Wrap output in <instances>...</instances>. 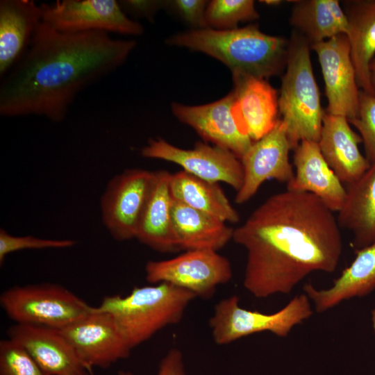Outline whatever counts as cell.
Segmentation results:
<instances>
[{"mask_svg":"<svg viewBox=\"0 0 375 375\" xmlns=\"http://www.w3.org/2000/svg\"><path fill=\"white\" fill-rule=\"evenodd\" d=\"M58 330L71 343L91 374L93 367H108L127 358L132 350L109 313L92 310L87 316Z\"/></svg>","mask_w":375,"mask_h":375,"instance_id":"5bb4252c","label":"cell"},{"mask_svg":"<svg viewBox=\"0 0 375 375\" xmlns=\"http://www.w3.org/2000/svg\"><path fill=\"white\" fill-rule=\"evenodd\" d=\"M337 218L317 197L286 190L266 199L233 240L247 251L243 285L256 298L288 294L314 272L332 273L342 251Z\"/></svg>","mask_w":375,"mask_h":375,"instance_id":"6da1fadb","label":"cell"},{"mask_svg":"<svg viewBox=\"0 0 375 375\" xmlns=\"http://www.w3.org/2000/svg\"><path fill=\"white\" fill-rule=\"evenodd\" d=\"M166 43L206 53L227 66L232 75L265 79L282 74L289 50V40L266 34L256 24L225 30L192 29L169 37Z\"/></svg>","mask_w":375,"mask_h":375,"instance_id":"3957f363","label":"cell"},{"mask_svg":"<svg viewBox=\"0 0 375 375\" xmlns=\"http://www.w3.org/2000/svg\"><path fill=\"white\" fill-rule=\"evenodd\" d=\"M295 173L287 190L306 192L317 197L331 211L339 212L347 190L327 164L318 143L303 140L294 149Z\"/></svg>","mask_w":375,"mask_h":375,"instance_id":"d6986e66","label":"cell"},{"mask_svg":"<svg viewBox=\"0 0 375 375\" xmlns=\"http://www.w3.org/2000/svg\"><path fill=\"white\" fill-rule=\"evenodd\" d=\"M344 10L349 22L347 36L358 88L375 95L369 69L375 55V1H346Z\"/></svg>","mask_w":375,"mask_h":375,"instance_id":"d4e9b609","label":"cell"},{"mask_svg":"<svg viewBox=\"0 0 375 375\" xmlns=\"http://www.w3.org/2000/svg\"><path fill=\"white\" fill-rule=\"evenodd\" d=\"M233 114L240 131L253 142L268 133L278 120V95L266 79L233 75Z\"/></svg>","mask_w":375,"mask_h":375,"instance_id":"2e32d148","label":"cell"},{"mask_svg":"<svg viewBox=\"0 0 375 375\" xmlns=\"http://www.w3.org/2000/svg\"><path fill=\"white\" fill-rule=\"evenodd\" d=\"M312 314L310 300L305 293L295 296L282 309L271 314L242 308L240 298L233 295L215 305L209 325L214 342L223 345L264 331L285 338L294 326Z\"/></svg>","mask_w":375,"mask_h":375,"instance_id":"52a82bcc","label":"cell"},{"mask_svg":"<svg viewBox=\"0 0 375 375\" xmlns=\"http://www.w3.org/2000/svg\"><path fill=\"white\" fill-rule=\"evenodd\" d=\"M72 240L44 239L33 235L15 236L8 233L4 228L0 229V264L2 265L6 257L13 252L26 249H65L73 247Z\"/></svg>","mask_w":375,"mask_h":375,"instance_id":"4dcf8cb0","label":"cell"},{"mask_svg":"<svg viewBox=\"0 0 375 375\" xmlns=\"http://www.w3.org/2000/svg\"><path fill=\"white\" fill-rule=\"evenodd\" d=\"M261 2H264V3L267 5H278L282 1L278 0H266V1H261Z\"/></svg>","mask_w":375,"mask_h":375,"instance_id":"d590c367","label":"cell"},{"mask_svg":"<svg viewBox=\"0 0 375 375\" xmlns=\"http://www.w3.org/2000/svg\"><path fill=\"white\" fill-rule=\"evenodd\" d=\"M174 115L193 128L206 142L233 153L240 159L253 141L239 128L233 114L231 92L216 101L187 106L172 103Z\"/></svg>","mask_w":375,"mask_h":375,"instance_id":"9a60e30c","label":"cell"},{"mask_svg":"<svg viewBox=\"0 0 375 375\" xmlns=\"http://www.w3.org/2000/svg\"><path fill=\"white\" fill-rule=\"evenodd\" d=\"M42 21L66 33L93 31L140 35L144 28L131 19L115 0H57L40 4Z\"/></svg>","mask_w":375,"mask_h":375,"instance_id":"30bf717a","label":"cell"},{"mask_svg":"<svg viewBox=\"0 0 375 375\" xmlns=\"http://www.w3.org/2000/svg\"><path fill=\"white\" fill-rule=\"evenodd\" d=\"M290 24L311 46L347 35L349 22L338 0L294 1Z\"/></svg>","mask_w":375,"mask_h":375,"instance_id":"484cf974","label":"cell"},{"mask_svg":"<svg viewBox=\"0 0 375 375\" xmlns=\"http://www.w3.org/2000/svg\"><path fill=\"white\" fill-rule=\"evenodd\" d=\"M119 375H133L131 372H120ZM157 375H185L183 358L177 349L168 351L161 360Z\"/></svg>","mask_w":375,"mask_h":375,"instance_id":"836d02e7","label":"cell"},{"mask_svg":"<svg viewBox=\"0 0 375 375\" xmlns=\"http://www.w3.org/2000/svg\"><path fill=\"white\" fill-rule=\"evenodd\" d=\"M370 69V76H371V82L374 90L375 92V58H374L369 66Z\"/></svg>","mask_w":375,"mask_h":375,"instance_id":"e575fe53","label":"cell"},{"mask_svg":"<svg viewBox=\"0 0 375 375\" xmlns=\"http://www.w3.org/2000/svg\"><path fill=\"white\" fill-rule=\"evenodd\" d=\"M1 306L15 324L61 329L92 312L93 308L57 284L15 286L4 291Z\"/></svg>","mask_w":375,"mask_h":375,"instance_id":"8992f818","label":"cell"},{"mask_svg":"<svg viewBox=\"0 0 375 375\" xmlns=\"http://www.w3.org/2000/svg\"><path fill=\"white\" fill-rule=\"evenodd\" d=\"M317 55L328 101L327 113L356 117L359 94L348 38L342 34L310 46Z\"/></svg>","mask_w":375,"mask_h":375,"instance_id":"4fadbf2b","label":"cell"},{"mask_svg":"<svg viewBox=\"0 0 375 375\" xmlns=\"http://www.w3.org/2000/svg\"><path fill=\"white\" fill-rule=\"evenodd\" d=\"M194 298L188 290L162 283L135 287L125 297H106L93 311L111 315L133 349L160 330L178 323Z\"/></svg>","mask_w":375,"mask_h":375,"instance_id":"277c9868","label":"cell"},{"mask_svg":"<svg viewBox=\"0 0 375 375\" xmlns=\"http://www.w3.org/2000/svg\"><path fill=\"white\" fill-rule=\"evenodd\" d=\"M348 121L359 132L365 157L370 164L375 162V95L360 90L358 115Z\"/></svg>","mask_w":375,"mask_h":375,"instance_id":"f546056e","label":"cell"},{"mask_svg":"<svg viewBox=\"0 0 375 375\" xmlns=\"http://www.w3.org/2000/svg\"><path fill=\"white\" fill-rule=\"evenodd\" d=\"M93 31L59 32L42 21L20 60L0 84V115L65 119L76 97L113 72L136 47Z\"/></svg>","mask_w":375,"mask_h":375,"instance_id":"7a4b0ae2","label":"cell"},{"mask_svg":"<svg viewBox=\"0 0 375 375\" xmlns=\"http://www.w3.org/2000/svg\"><path fill=\"white\" fill-rule=\"evenodd\" d=\"M171 212L174 234L179 250L218 251L233 240L234 228L214 216L173 199Z\"/></svg>","mask_w":375,"mask_h":375,"instance_id":"7402d4cb","label":"cell"},{"mask_svg":"<svg viewBox=\"0 0 375 375\" xmlns=\"http://www.w3.org/2000/svg\"><path fill=\"white\" fill-rule=\"evenodd\" d=\"M42 22L40 5L33 0L0 1V76L20 60Z\"/></svg>","mask_w":375,"mask_h":375,"instance_id":"ffe728a7","label":"cell"},{"mask_svg":"<svg viewBox=\"0 0 375 375\" xmlns=\"http://www.w3.org/2000/svg\"><path fill=\"white\" fill-rule=\"evenodd\" d=\"M291 149L287 127L279 119L268 133L253 142L240 158L243 181L237 191L235 201L238 204L247 202L267 180L290 183L294 174L289 158Z\"/></svg>","mask_w":375,"mask_h":375,"instance_id":"7c38bea8","label":"cell"},{"mask_svg":"<svg viewBox=\"0 0 375 375\" xmlns=\"http://www.w3.org/2000/svg\"><path fill=\"white\" fill-rule=\"evenodd\" d=\"M146 280L165 283L209 299L216 288L233 277L229 260L218 251L207 249L185 251L172 258L149 260L145 265Z\"/></svg>","mask_w":375,"mask_h":375,"instance_id":"ba28073f","label":"cell"},{"mask_svg":"<svg viewBox=\"0 0 375 375\" xmlns=\"http://www.w3.org/2000/svg\"><path fill=\"white\" fill-rule=\"evenodd\" d=\"M0 375H47L17 342L8 338L0 342Z\"/></svg>","mask_w":375,"mask_h":375,"instance_id":"f1b7e54d","label":"cell"},{"mask_svg":"<svg viewBox=\"0 0 375 375\" xmlns=\"http://www.w3.org/2000/svg\"><path fill=\"white\" fill-rule=\"evenodd\" d=\"M119 3L124 11L126 10L135 16L149 20H151L156 11L166 5V1L153 0H126Z\"/></svg>","mask_w":375,"mask_h":375,"instance_id":"d6a6232c","label":"cell"},{"mask_svg":"<svg viewBox=\"0 0 375 375\" xmlns=\"http://www.w3.org/2000/svg\"><path fill=\"white\" fill-rule=\"evenodd\" d=\"M310 45L294 31L289 40L287 66L278 96V110L292 149L303 140L318 142L324 114L314 76Z\"/></svg>","mask_w":375,"mask_h":375,"instance_id":"5b68a950","label":"cell"},{"mask_svg":"<svg viewBox=\"0 0 375 375\" xmlns=\"http://www.w3.org/2000/svg\"><path fill=\"white\" fill-rule=\"evenodd\" d=\"M258 17L252 0H213L205 13L206 28L219 30L235 28L240 22Z\"/></svg>","mask_w":375,"mask_h":375,"instance_id":"83f0119b","label":"cell"},{"mask_svg":"<svg viewBox=\"0 0 375 375\" xmlns=\"http://www.w3.org/2000/svg\"><path fill=\"white\" fill-rule=\"evenodd\" d=\"M8 335L26 349L47 375H91L58 329L15 324L8 328Z\"/></svg>","mask_w":375,"mask_h":375,"instance_id":"e0dca14e","label":"cell"},{"mask_svg":"<svg viewBox=\"0 0 375 375\" xmlns=\"http://www.w3.org/2000/svg\"><path fill=\"white\" fill-rule=\"evenodd\" d=\"M172 8L192 29L206 28L205 13L207 1L203 0H175L170 2Z\"/></svg>","mask_w":375,"mask_h":375,"instance_id":"1f68e13d","label":"cell"},{"mask_svg":"<svg viewBox=\"0 0 375 375\" xmlns=\"http://www.w3.org/2000/svg\"><path fill=\"white\" fill-rule=\"evenodd\" d=\"M140 154L178 165L183 171L201 179L226 183L236 192L242 185L240 159L228 150L206 142H197L192 149H185L162 138H152L141 149Z\"/></svg>","mask_w":375,"mask_h":375,"instance_id":"8fae6325","label":"cell"},{"mask_svg":"<svg viewBox=\"0 0 375 375\" xmlns=\"http://www.w3.org/2000/svg\"><path fill=\"white\" fill-rule=\"evenodd\" d=\"M374 290L375 242L356 251L351 265L331 287L317 289L310 283L303 287L318 313L324 312L346 300L365 297Z\"/></svg>","mask_w":375,"mask_h":375,"instance_id":"44dd1931","label":"cell"},{"mask_svg":"<svg viewBox=\"0 0 375 375\" xmlns=\"http://www.w3.org/2000/svg\"><path fill=\"white\" fill-rule=\"evenodd\" d=\"M371 321L373 330L375 332V308L371 311Z\"/></svg>","mask_w":375,"mask_h":375,"instance_id":"8d00e7d4","label":"cell"},{"mask_svg":"<svg viewBox=\"0 0 375 375\" xmlns=\"http://www.w3.org/2000/svg\"><path fill=\"white\" fill-rule=\"evenodd\" d=\"M362 142L348 119L324 111L318 145L328 166L342 183L359 179L371 164L359 150Z\"/></svg>","mask_w":375,"mask_h":375,"instance_id":"ac0fdd59","label":"cell"},{"mask_svg":"<svg viewBox=\"0 0 375 375\" xmlns=\"http://www.w3.org/2000/svg\"><path fill=\"white\" fill-rule=\"evenodd\" d=\"M172 198L185 206L235 224L240 215L218 183L209 182L183 170L171 174Z\"/></svg>","mask_w":375,"mask_h":375,"instance_id":"4316f807","label":"cell"},{"mask_svg":"<svg viewBox=\"0 0 375 375\" xmlns=\"http://www.w3.org/2000/svg\"><path fill=\"white\" fill-rule=\"evenodd\" d=\"M346 190L337 220L340 227L352 233L356 252L375 242V162Z\"/></svg>","mask_w":375,"mask_h":375,"instance_id":"cb8c5ba5","label":"cell"},{"mask_svg":"<svg viewBox=\"0 0 375 375\" xmlns=\"http://www.w3.org/2000/svg\"><path fill=\"white\" fill-rule=\"evenodd\" d=\"M156 176V171L124 169L108 182L100 199L101 221L115 240L135 239L140 220Z\"/></svg>","mask_w":375,"mask_h":375,"instance_id":"9c48e42d","label":"cell"},{"mask_svg":"<svg viewBox=\"0 0 375 375\" xmlns=\"http://www.w3.org/2000/svg\"><path fill=\"white\" fill-rule=\"evenodd\" d=\"M171 174L166 170L156 171L155 183L135 236L140 243L160 253L179 251L172 220Z\"/></svg>","mask_w":375,"mask_h":375,"instance_id":"603a6c76","label":"cell"}]
</instances>
